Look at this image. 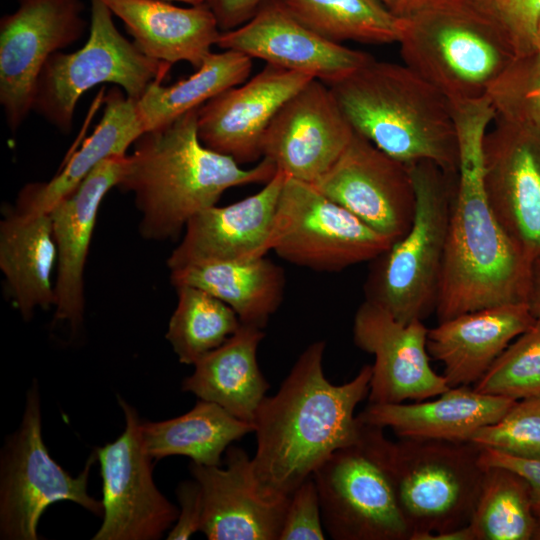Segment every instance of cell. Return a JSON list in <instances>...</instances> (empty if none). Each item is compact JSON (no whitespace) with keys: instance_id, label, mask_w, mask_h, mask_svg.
Wrapping results in <instances>:
<instances>
[{"instance_id":"cell-47","label":"cell","mask_w":540,"mask_h":540,"mask_svg":"<svg viewBox=\"0 0 540 540\" xmlns=\"http://www.w3.org/2000/svg\"><path fill=\"white\" fill-rule=\"evenodd\" d=\"M534 46H535V52L540 53V17H539V20H538V23H537Z\"/></svg>"},{"instance_id":"cell-41","label":"cell","mask_w":540,"mask_h":540,"mask_svg":"<svg viewBox=\"0 0 540 540\" xmlns=\"http://www.w3.org/2000/svg\"><path fill=\"white\" fill-rule=\"evenodd\" d=\"M480 460L484 467L504 466L527 479L531 488L534 513L540 525V460L515 458L488 448H482Z\"/></svg>"},{"instance_id":"cell-39","label":"cell","mask_w":540,"mask_h":540,"mask_svg":"<svg viewBox=\"0 0 540 540\" xmlns=\"http://www.w3.org/2000/svg\"><path fill=\"white\" fill-rule=\"evenodd\" d=\"M492 13L508 34L518 57L535 52L540 0H494Z\"/></svg>"},{"instance_id":"cell-31","label":"cell","mask_w":540,"mask_h":540,"mask_svg":"<svg viewBox=\"0 0 540 540\" xmlns=\"http://www.w3.org/2000/svg\"><path fill=\"white\" fill-rule=\"evenodd\" d=\"M251 70L252 58L223 50L211 52L192 75L172 85L165 86L162 80L152 82L137 100L145 132L166 126L224 90L242 84Z\"/></svg>"},{"instance_id":"cell-48","label":"cell","mask_w":540,"mask_h":540,"mask_svg":"<svg viewBox=\"0 0 540 540\" xmlns=\"http://www.w3.org/2000/svg\"><path fill=\"white\" fill-rule=\"evenodd\" d=\"M164 1H169V2L176 1V2L186 3L189 5H199V4L204 3V0H164Z\"/></svg>"},{"instance_id":"cell-8","label":"cell","mask_w":540,"mask_h":540,"mask_svg":"<svg viewBox=\"0 0 540 540\" xmlns=\"http://www.w3.org/2000/svg\"><path fill=\"white\" fill-rule=\"evenodd\" d=\"M361 422L358 439L313 473L325 531L334 540H410L388 468L390 439Z\"/></svg>"},{"instance_id":"cell-40","label":"cell","mask_w":540,"mask_h":540,"mask_svg":"<svg viewBox=\"0 0 540 540\" xmlns=\"http://www.w3.org/2000/svg\"><path fill=\"white\" fill-rule=\"evenodd\" d=\"M180 505L178 518L171 527L167 539L186 540L201 531L203 517V497L199 483L193 480L181 482L176 490Z\"/></svg>"},{"instance_id":"cell-7","label":"cell","mask_w":540,"mask_h":540,"mask_svg":"<svg viewBox=\"0 0 540 540\" xmlns=\"http://www.w3.org/2000/svg\"><path fill=\"white\" fill-rule=\"evenodd\" d=\"M481 451L471 441H390L389 473L410 540L470 523L485 473Z\"/></svg>"},{"instance_id":"cell-27","label":"cell","mask_w":540,"mask_h":540,"mask_svg":"<svg viewBox=\"0 0 540 540\" xmlns=\"http://www.w3.org/2000/svg\"><path fill=\"white\" fill-rule=\"evenodd\" d=\"M57 246L49 213L15 209L0 222V269L24 319L55 304Z\"/></svg>"},{"instance_id":"cell-13","label":"cell","mask_w":540,"mask_h":540,"mask_svg":"<svg viewBox=\"0 0 540 540\" xmlns=\"http://www.w3.org/2000/svg\"><path fill=\"white\" fill-rule=\"evenodd\" d=\"M81 0H18L0 20V104L15 132L32 111L37 79L48 58L78 41L87 21Z\"/></svg>"},{"instance_id":"cell-11","label":"cell","mask_w":540,"mask_h":540,"mask_svg":"<svg viewBox=\"0 0 540 540\" xmlns=\"http://www.w3.org/2000/svg\"><path fill=\"white\" fill-rule=\"evenodd\" d=\"M393 242L312 183L285 178L265 253L314 271L335 272L374 260Z\"/></svg>"},{"instance_id":"cell-2","label":"cell","mask_w":540,"mask_h":540,"mask_svg":"<svg viewBox=\"0 0 540 540\" xmlns=\"http://www.w3.org/2000/svg\"><path fill=\"white\" fill-rule=\"evenodd\" d=\"M325 348L322 340L307 346L277 393L266 396L257 410L251 469L262 497H290L335 451L359 437L355 409L368 397L372 366L333 384L323 371Z\"/></svg>"},{"instance_id":"cell-5","label":"cell","mask_w":540,"mask_h":540,"mask_svg":"<svg viewBox=\"0 0 540 540\" xmlns=\"http://www.w3.org/2000/svg\"><path fill=\"white\" fill-rule=\"evenodd\" d=\"M404 64L451 103L486 96L519 58L495 16L466 0H430L402 18Z\"/></svg>"},{"instance_id":"cell-17","label":"cell","mask_w":540,"mask_h":540,"mask_svg":"<svg viewBox=\"0 0 540 540\" xmlns=\"http://www.w3.org/2000/svg\"><path fill=\"white\" fill-rule=\"evenodd\" d=\"M428 328L422 320L401 323L364 300L353 322V340L374 356L369 403L415 402L436 397L450 387L430 365Z\"/></svg>"},{"instance_id":"cell-23","label":"cell","mask_w":540,"mask_h":540,"mask_svg":"<svg viewBox=\"0 0 540 540\" xmlns=\"http://www.w3.org/2000/svg\"><path fill=\"white\" fill-rule=\"evenodd\" d=\"M535 321L526 303L460 314L428 329V353L443 365L449 387L469 386Z\"/></svg>"},{"instance_id":"cell-37","label":"cell","mask_w":540,"mask_h":540,"mask_svg":"<svg viewBox=\"0 0 540 540\" xmlns=\"http://www.w3.org/2000/svg\"><path fill=\"white\" fill-rule=\"evenodd\" d=\"M495 116L540 128V53L519 57L489 93Z\"/></svg>"},{"instance_id":"cell-30","label":"cell","mask_w":540,"mask_h":540,"mask_svg":"<svg viewBox=\"0 0 540 540\" xmlns=\"http://www.w3.org/2000/svg\"><path fill=\"white\" fill-rule=\"evenodd\" d=\"M140 431L144 448L152 459L179 455L199 465L217 466L231 444L254 432V426L213 402L199 400L178 417L141 421Z\"/></svg>"},{"instance_id":"cell-14","label":"cell","mask_w":540,"mask_h":540,"mask_svg":"<svg viewBox=\"0 0 540 540\" xmlns=\"http://www.w3.org/2000/svg\"><path fill=\"white\" fill-rule=\"evenodd\" d=\"M483 143L489 204L509 237L532 262L540 258V128L495 116Z\"/></svg>"},{"instance_id":"cell-43","label":"cell","mask_w":540,"mask_h":540,"mask_svg":"<svg viewBox=\"0 0 540 540\" xmlns=\"http://www.w3.org/2000/svg\"><path fill=\"white\" fill-rule=\"evenodd\" d=\"M526 304L535 319H540V258L532 262Z\"/></svg>"},{"instance_id":"cell-18","label":"cell","mask_w":540,"mask_h":540,"mask_svg":"<svg viewBox=\"0 0 540 540\" xmlns=\"http://www.w3.org/2000/svg\"><path fill=\"white\" fill-rule=\"evenodd\" d=\"M216 46L307 74L327 85L374 57L325 39L299 21L280 0H265L240 27L221 32Z\"/></svg>"},{"instance_id":"cell-36","label":"cell","mask_w":540,"mask_h":540,"mask_svg":"<svg viewBox=\"0 0 540 540\" xmlns=\"http://www.w3.org/2000/svg\"><path fill=\"white\" fill-rule=\"evenodd\" d=\"M471 442L515 458L540 460V396L517 400L497 422L480 428Z\"/></svg>"},{"instance_id":"cell-19","label":"cell","mask_w":540,"mask_h":540,"mask_svg":"<svg viewBox=\"0 0 540 540\" xmlns=\"http://www.w3.org/2000/svg\"><path fill=\"white\" fill-rule=\"evenodd\" d=\"M313 77L272 64L198 108L200 141L240 165L262 157V142L282 105Z\"/></svg>"},{"instance_id":"cell-42","label":"cell","mask_w":540,"mask_h":540,"mask_svg":"<svg viewBox=\"0 0 540 540\" xmlns=\"http://www.w3.org/2000/svg\"><path fill=\"white\" fill-rule=\"evenodd\" d=\"M265 0H204L215 16L221 32L236 29L249 21Z\"/></svg>"},{"instance_id":"cell-32","label":"cell","mask_w":540,"mask_h":540,"mask_svg":"<svg viewBox=\"0 0 540 540\" xmlns=\"http://www.w3.org/2000/svg\"><path fill=\"white\" fill-rule=\"evenodd\" d=\"M303 24L325 39L383 45L399 41L402 18L380 0H280Z\"/></svg>"},{"instance_id":"cell-9","label":"cell","mask_w":540,"mask_h":540,"mask_svg":"<svg viewBox=\"0 0 540 540\" xmlns=\"http://www.w3.org/2000/svg\"><path fill=\"white\" fill-rule=\"evenodd\" d=\"M88 39L78 50L52 54L37 79L32 111L63 133L73 125L76 105L89 89L103 83L120 86L138 100L148 86L164 80L171 64L144 55L116 28L102 0H90Z\"/></svg>"},{"instance_id":"cell-15","label":"cell","mask_w":540,"mask_h":540,"mask_svg":"<svg viewBox=\"0 0 540 540\" xmlns=\"http://www.w3.org/2000/svg\"><path fill=\"white\" fill-rule=\"evenodd\" d=\"M313 185L392 242L413 222L416 194L409 165L355 131L337 161Z\"/></svg>"},{"instance_id":"cell-44","label":"cell","mask_w":540,"mask_h":540,"mask_svg":"<svg viewBox=\"0 0 540 540\" xmlns=\"http://www.w3.org/2000/svg\"><path fill=\"white\" fill-rule=\"evenodd\" d=\"M395 16L407 18L424 7L430 0H380Z\"/></svg>"},{"instance_id":"cell-49","label":"cell","mask_w":540,"mask_h":540,"mask_svg":"<svg viewBox=\"0 0 540 540\" xmlns=\"http://www.w3.org/2000/svg\"><path fill=\"white\" fill-rule=\"evenodd\" d=\"M534 540H540V525H537V529L534 535Z\"/></svg>"},{"instance_id":"cell-16","label":"cell","mask_w":540,"mask_h":540,"mask_svg":"<svg viewBox=\"0 0 540 540\" xmlns=\"http://www.w3.org/2000/svg\"><path fill=\"white\" fill-rule=\"evenodd\" d=\"M353 135L330 87L313 78L272 119L263 137L262 158L287 177L313 184L337 161Z\"/></svg>"},{"instance_id":"cell-45","label":"cell","mask_w":540,"mask_h":540,"mask_svg":"<svg viewBox=\"0 0 540 540\" xmlns=\"http://www.w3.org/2000/svg\"><path fill=\"white\" fill-rule=\"evenodd\" d=\"M414 540H475V538L468 524L458 529L421 534L416 536Z\"/></svg>"},{"instance_id":"cell-33","label":"cell","mask_w":540,"mask_h":540,"mask_svg":"<svg viewBox=\"0 0 540 540\" xmlns=\"http://www.w3.org/2000/svg\"><path fill=\"white\" fill-rule=\"evenodd\" d=\"M537 525L527 479L504 466H486L469 523L475 540H534Z\"/></svg>"},{"instance_id":"cell-12","label":"cell","mask_w":540,"mask_h":540,"mask_svg":"<svg viewBox=\"0 0 540 540\" xmlns=\"http://www.w3.org/2000/svg\"><path fill=\"white\" fill-rule=\"evenodd\" d=\"M125 428L114 441L97 448L102 478L103 521L93 540H157L179 514L157 488L152 458L146 452L137 411L118 397Z\"/></svg>"},{"instance_id":"cell-29","label":"cell","mask_w":540,"mask_h":540,"mask_svg":"<svg viewBox=\"0 0 540 540\" xmlns=\"http://www.w3.org/2000/svg\"><path fill=\"white\" fill-rule=\"evenodd\" d=\"M174 287H197L230 306L241 324L263 329L282 303L285 273L265 256L214 260L170 270Z\"/></svg>"},{"instance_id":"cell-3","label":"cell","mask_w":540,"mask_h":540,"mask_svg":"<svg viewBox=\"0 0 540 540\" xmlns=\"http://www.w3.org/2000/svg\"><path fill=\"white\" fill-rule=\"evenodd\" d=\"M198 108L170 124L143 133L126 155L117 187L131 192L141 213L144 239H176L201 211L216 205L236 186L267 183L277 172L267 158L243 168L233 158L206 147L199 139Z\"/></svg>"},{"instance_id":"cell-46","label":"cell","mask_w":540,"mask_h":540,"mask_svg":"<svg viewBox=\"0 0 540 540\" xmlns=\"http://www.w3.org/2000/svg\"><path fill=\"white\" fill-rule=\"evenodd\" d=\"M467 2L471 3L472 5L484 10V11H487L491 14L492 13V6H493V1L494 0H466Z\"/></svg>"},{"instance_id":"cell-35","label":"cell","mask_w":540,"mask_h":540,"mask_svg":"<svg viewBox=\"0 0 540 540\" xmlns=\"http://www.w3.org/2000/svg\"><path fill=\"white\" fill-rule=\"evenodd\" d=\"M473 388L514 400L540 396V319L509 344Z\"/></svg>"},{"instance_id":"cell-4","label":"cell","mask_w":540,"mask_h":540,"mask_svg":"<svg viewBox=\"0 0 540 540\" xmlns=\"http://www.w3.org/2000/svg\"><path fill=\"white\" fill-rule=\"evenodd\" d=\"M353 130L409 165L430 161L457 173L450 101L408 66L372 59L328 85Z\"/></svg>"},{"instance_id":"cell-24","label":"cell","mask_w":540,"mask_h":540,"mask_svg":"<svg viewBox=\"0 0 540 540\" xmlns=\"http://www.w3.org/2000/svg\"><path fill=\"white\" fill-rule=\"evenodd\" d=\"M517 400L450 387L436 399L411 404L368 403L360 422L391 429L398 438L469 442L482 427L497 422Z\"/></svg>"},{"instance_id":"cell-6","label":"cell","mask_w":540,"mask_h":540,"mask_svg":"<svg viewBox=\"0 0 540 540\" xmlns=\"http://www.w3.org/2000/svg\"><path fill=\"white\" fill-rule=\"evenodd\" d=\"M415 194L413 222L401 238L372 260L365 300L401 323L435 311L444 265L457 173L430 161L409 164Z\"/></svg>"},{"instance_id":"cell-20","label":"cell","mask_w":540,"mask_h":540,"mask_svg":"<svg viewBox=\"0 0 540 540\" xmlns=\"http://www.w3.org/2000/svg\"><path fill=\"white\" fill-rule=\"evenodd\" d=\"M126 155L102 161L48 211L57 246L54 318L74 332L84 318V270L97 213L105 195L117 187Z\"/></svg>"},{"instance_id":"cell-38","label":"cell","mask_w":540,"mask_h":540,"mask_svg":"<svg viewBox=\"0 0 540 540\" xmlns=\"http://www.w3.org/2000/svg\"><path fill=\"white\" fill-rule=\"evenodd\" d=\"M325 532L319 494L311 476L291 494L279 540H324Z\"/></svg>"},{"instance_id":"cell-25","label":"cell","mask_w":540,"mask_h":540,"mask_svg":"<svg viewBox=\"0 0 540 540\" xmlns=\"http://www.w3.org/2000/svg\"><path fill=\"white\" fill-rule=\"evenodd\" d=\"M147 57L174 64L188 62L198 69L221 33L203 3L180 7L164 0H102Z\"/></svg>"},{"instance_id":"cell-34","label":"cell","mask_w":540,"mask_h":540,"mask_svg":"<svg viewBox=\"0 0 540 540\" xmlns=\"http://www.w3.org/2000/svg\"><path fill=\"white\" fill-rule=\"evenodd\" d=\"M176 290L166 339L179 362L194 365L233 335L241 322L230 306L202 289L182 285Z\"/></svg>"},{"instance_id":"cell-1","label":"cell","mask_w":540,"mask_h":540,"mask_svg":"<svg viewBox=\"0 0 540 540\" xmlns=\"http://www.w3.org/2000/svg\"><path fill=\"white\" fill-rule=\"evenodd\" d=\"M451 108L459 163L435 308L438 322L493 306L526 303L532 266L487 198L483 143L495 118L489 96L453 102Z\"/></svg>"},{"instance_id":"cell-22","label":"cell","mask_w":540,"mask_h":540,"mask_svg":"<svg viewBox=\"0 0 540 540\" xmlns=\"http://www.w3.org/2000/svg\"><path fill=\"white\" fill-rule=\"evenodd\" d=\"M286 175L276 174L256 193L226 206H212L195 215L171 252L170 270L214 260L265 256Z\"/></svg>"},{"instance_id":"cell-10","label":"cell","mask_w":540,"mask_h":540,"mask_svg":"<svg viewBox=\"0 0 540 540\" xmlns=\"http://www.w3.org/2000/svg\"><path fill=\"white\" fill-rule=\"evenodd\" d=\"M97 459L94 451L84 469L72 476L50 456L42 438L39 388L33 382L20 425L7 437L1 451L0 538L37 540L41 515L58 501H72L102 516V501L87 490L90 469Z\"/></svg>"},{"instance_id":"cell-26","label":"cell","mask_w":540,"mask_h":540,"mask_svg":"<svg viewBox=\"0 0 540 540\" xmlns=\"http://www.w3.org/2000/svg\"><path fill=\"white\" fill-rule=\"evenodd\" d=\"M264 336L263 329L241 324L222 345L194 364L193 373L182 381V391L213 402L253 425L270 388L257 362Z\"/></svg>"},{"instance_id":"cell-28","label":"cell","mask_w":540,"mask_h":540,"mask_svg":"<svg viewBox=\"0 0 540 540\" xmlns=\"http://www.w3.org/2000/svg\"><path fill=\"white\" fill-rule=\"evenodd\" d=\"M143 133L137 100L127 97L119 88H112L93 133L53 178L25 185L19 192L16 209L30 214L47 213L102 161L125 155Z\"/></svg>"},{"instance_id":"cell-21","label":"cell","mask_w":540,"mask_h":540,"mask_svg":"<svg viewBox=\"0 0 540 540\" xmlns=\"http://www.w3.org/2000/svg\"><path fill=\"white\" fill-rule=\"evenodd\" d=\"M225 467L191 462L203 497L201 532L209 540H279L290 497H262L254 482L251 457L230 446Z\"/></svg>"}]
</instances>
